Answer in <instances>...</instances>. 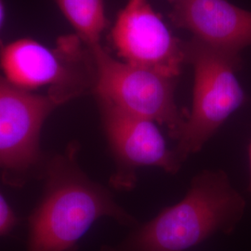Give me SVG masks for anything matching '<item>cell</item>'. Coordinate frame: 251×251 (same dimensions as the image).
<instances>
[{"mask_svg": "<svg viewBox=\"0 0 251 251\" xmlns=\"http://www.w3.org/2000/svg\"><path fill=\"white\" fill-rule=\"evenodd\" d=\"M3 20H4V6L2 3V0H0V28L2 26Z\"/></svg>", "mask_w": 251, "mask_h": 251, "instance_id": "7c38bea8", "label": "cell"}, {"mask_svg": "<svg viewBox=\"0 0 251 251\" xmlns=\"http://www.w3.org/2000/svg\"><path fill=\"white\" fill-rule=\"evenodd\" d=\"M170 17L177 27L219 53L240 60L251 45V12L227 0H170Z\"/></svg>", "mask_w": 251, "mask_h": 251, "instance_id": "9c48e42d", "label": "cell"}, {"mask_svg": "<svg viewBox=\"0 0 251 251\" xmlns=\"http://www.w3.org/2000/svg\"><path fill=\"white\" fill-rule=\"evenodd\" d=\"M90 47L97 70L94 90L97 99L165 126L177 140L185 118L175 100L176 78L118 61L100 43Z\"/></svg>", "mask_w": 251, "mask_h": 251, "instance_id": "5b68a950", "label": "cell"}, {"mask_svg": "<svg viewBox=\"0 0 251 251\" xmlns=\"http://www.w3.org/2000/svg\"><path fill=\"white\" fill-rule=\"evenodd\" d=\"M0 65L4 77L23 90L48 86L60 105L94 94V55L77 35L61 37L53 49L28 38L13 41L1 49Z\"/></svg>", "mask_w": 251, "mask_h": 251, "instance_id": "3957f363", "label": "cell"}, {"mask_svg": "<svg viewBox=\"0 0 251 251\" xmlns=\"http://www.w3.org/2000/svg\"><path fill=\"white\" fill-rule=\"evenodd\" d=\"M58 106L49 94H33L0 75V171L6 182L21 185L36 170L42 126Z\"/></svg>", "mask_w": 251, "mask_h": 251, "instance_id": "8992f818", "label": "cell"}, {"mask_svg": "<svg viewBox=\"0 0 251 251\" xmlns=\"http://www.w3.org/2000/svg\"><path fill=\"white\" fill-rule=\"evenodd\" d=\"M97 100L103 131L116 163L110 179L114 188H134L137 172L143 168H158L172 174L179 171L181 165L154 122Z\"/></svg>", "mask_w": 251, "mask_h": 251, "instance_id": "52a82bcc", "label": "cell"}, {"mask_svg": "<svg viewBox=\"0 0 251 251\" xmlns=\"http://www.w3.org/2000/svg\"><path fill=\"white\" fill-rule=\"evenodd\" d=\"M249 160H250V171H251V182H250V192L251 193V140L249 146Z\"/></svg>", "mask_w": 251, "mask_h": 251, "instance_id": "4fadbf2b", "label": "cell"}, {"mask_svg": "<svg viewBox=\"0 0 251 251\" xmlns=\"http://www.w3.org/2000/svg\"><path fill=\"white\" fill-rule=\"evenodd\" d=\"M78 152L79 144L74 142L49 162L44 196L29 219L27 251H74L104 217L126 226L138 225L107 188L81 170Z\"/></svg>", "mask_w": 251, "mask_h": 251, "instance_id": "6da1fadb", "label": "cell"}, {"mask_svg": "<svg viewBox=\"0 0 251 251\" xmlns=\"http://www.w3.org/2000/svg\"><path fill=\"white\" fill-rule=\"evenodd\" d=\"M111 38L123 62L177 78L185 62L183 42L173 36L147 0H128Z\"/></svg>", "mask_w": 251, "mask_h": 251, "instance_id": "ba28073f", "label": "cell"}, {"mask_svg": "<svg viewBox=\"0 0 251 251\" xmlns=\"http://www.w3.org/2000/svg\"><path fill=\"white\" fill-rule=\"evenodd\" d=\"M76 35L88 46L97 45L109 25L103 0H55Z\"/></svg>", "mask_w": 251, "mask_h": 251, "instance_id": "30bf717a", "label": "cell"}, {"mask_svg": "<svg viewBox=\"0 0 251 251\" xmlns=\"http://www.w3.org/2000/svg\"><path fill=\"white\" fill-rule=\"evenodd\" d=\"M245 210V198L225 171H200L180 201L135 226L122 242L100 251H186L216 233H233Z\"/></svg>", "mask_w": 251, "mask_h": 251, "instance_id": "7a4b0ae2", "label": "cell"}, {"mask_svg": "<svg viewBox=\"0 0 251 251\" xmlns=\"http://www.w3.org/2000/svg\"><path fill=\"white\" fill-rule=\"evenodd\" d=\"M16 224V216L0 193V236L9 233Z\"/></svg>", "mask_w": 251, "mask_h": 251, "instance_id": "8fae6325", "label": "cell"}, {"mask_svg": "<svg viewBox=\"0 0 251 251\" xmlns=\"http://www.w3.org/2000/svg\"><path fill=\"white\" fill-rule=\"evenodd\" d=\"M183 50L195 82L192 110L173 149L181 165L202 150L246 99L236 77L241 60L219 53L195 37L183 43Z\"/></svg>", "mask_w": 251, "mask_h": 251, "instance_id": "277c9868", "label": "cell"}]
</instances>
